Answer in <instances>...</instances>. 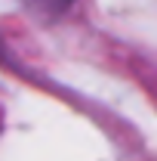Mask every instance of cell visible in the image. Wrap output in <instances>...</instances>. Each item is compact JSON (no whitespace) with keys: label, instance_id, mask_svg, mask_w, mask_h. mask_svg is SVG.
<instances>
[{"label":"cell","instance_id":"obj_1","mask_svg":"<svg viewBox=\"0 0 157 161\" xmlns=\"http://www.w3.org/2000/svg\"><path fill=\"white\" fill-rule=\"evenodd\" d=\"M25 3L34 6L43 16H59V13H65V9L71 6V0H25Z\"/></svg>","mask_w":157,"mask_h":161}]
</instances>
